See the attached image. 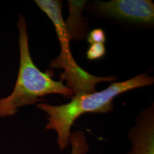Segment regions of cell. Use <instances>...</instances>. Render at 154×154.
Wrapping results in <instances>:
<instances>
[{"instance_id":"cell-1","label":"cell","mask_w":154,"mask_h":154,"mask_svg":"<svg viewBox=\"0 0 154 154\" xmlns=\"http://www.w3.org/2000/svg\"><path fill=\"white\" fill-rule=\"evenodd\" d=\"M154 82V77L147 74H139L127 81L113 83L99 92L74 95L66 104L54 106L40 103L37 106L48 114L46 130L57 132V143L61 150H64L70 144L72 126L80 116L90 112H110L113 109L114 99L116 96L135 88L152 85Z\"/></svg>"},{"instance_id":"cell-2","label":"cell","mask_w":154,"mask_h":154,"mask_svg":"<svg viewBox=\"0 0 154 154\" xmlns=\"http://www.w3.org/2000/svg\"><path fill=\"white\" fill-rule=\"evenodd\" d=\"M17 26L20 52L19 73L11 94L0 99V118L14 116L20 107L42 101L39 98L46 95L57 94L66 98L74 95L72 89L62 81L53 80L34 63L29 50L28 25L23 15L18 17Z\"/></svg>"},{"instance_id":"cell-3","label":"cell","mask_w":154,"mask_h":154,"mask_svg":"<svg viewBox=\"0 0 154 154\" xmlns=\"http://www.w3.org/2000/svg\"><path fill=\"white\" fill-rule=\"evenodd\" d=\"M35 4L47 14L53 23L61 45L60 55L51 61V68L63 69L61 81L66 80L67 86L74 95L91 94L96 91L95 85L101 82H114L113 75L97 77L89 74L79 66L73 58L70 48V38L67 32L62 13V2L55 0H35Z\"/></svg>"},{"instance_id":"cell-4","label":"cell","mask_w":154,"mask_h":154,"mask_svg":"<svg viewBox=\"0 0 154 154\" xmlns=\"http://www.w3.org/2000/svg\"><path fill=\"white\" fill-rule=\"evenodd\" d=\"M91 7L100 16L139 26L154 25V4L151 0L96 1Z\"/></svg>"},{"instance_id":"cell-5","label":"cell","mask_w":154,"mask_h":154,"mask_svg":"<svg viewBox=\"0 0 154 154\" xmlns=\"http://www.w3.org/2000/svg\"><path fill=\"white\" fill-rule=\"evenodd\" d=\"M127 137L131 149L127 154H154V104L144 109Z\"/></svg>"},{"instance_id":"cell-6","label":"cell","mask_w":154,"mask_h":154,"mask_svg":"<svg viewBox=\"0 0 154 154\" xmlns=\"http://www.w3.org/2000/svg\"><path fill=\"white\" fill-rule=\"evenodd\" d=\"M86 4V1H69V16L65 24L70 39L72 37L78 39L84 38L85 32L81 29H84L82 24L83 21L82 12Z\"/></svg>"},{"instance_id":"cell-7","label":"cell","mask_w":154,"mask_h":154,"mask_svg":"<svg viewBox=\"0 0 154 154\" xmlns=\"http://www.w3.org/2000/svg\"><path fill=\"white\" fill-rule=\"evenodd\" d=\"M69 142L72 147L71 154H88L90 151L86 136L82 130H78L72 132Z\"/></svg>"},{"instance_id":"cell-8","label":"cell","mask_w":154,"mask_h":154,"mask_svg":"<svg viewBox=\"0 0 154 154\" xmlns=\"http://www.w3.org/2000/svg\"><path fill=\"white\" fill-rule=\"evenodd\" d=\"M106 54V48L104 44L97 43L91 44L87 51L86 56L88 60H95L102 58Z\"/></svg>"},{"instance_id":"cell-9","label":"cell","mask_w":154,"mask_h":154,"mask_svg":"<svg viewBox=\"0 0 154 154\" xmlns=\"http://www.w3.org/2000/svg\"><path fill=\"white\" fill-rule=\"evenodd\" d=\"M106 41V34L103 29L96 28L92 30L88 36V41L90 44L102 43L104 44Z\"/></svg>"}]
</instances>
